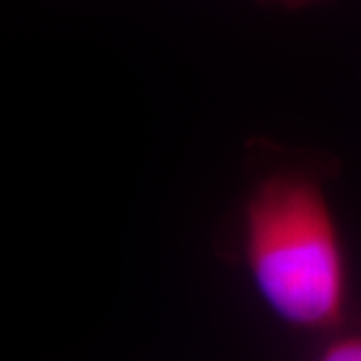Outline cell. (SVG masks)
Listing matches in <instances>:
<instances>
[{
    "label": "cell",
    "mask_w": 361,
    "mask_h": 361,
    "mask_svg": "<svg viewBox=\"0 0 361 361\" xmlns=\"http://www.w3.org/2000/svg\"><path fill=\"white\" fill-rule=\"evenodd\" d=\"M263 6H277V8H285V11H305V8H313L319 4H327L331 0H255Z\"/></svg>",
    "instance_id": "3957f363"
},
{
    "label": "cell",
    "mask_w": 361,
    "mask_h": 361,
    "mask_svg": "<svg viewBox=\"0 0 361 361\" xmlns=\"http://www.w3.org/2000/svg\"><path fill=\"white\" fill-rule=\"evenodd\" d=\"M311 361H361V323L348 322L323 337L322 348Z\"/></svg>",
    "instance_id": "7a4b0ae2"
},
{
    "label": "cell",
    "mask_w": 361,
    "mask_h": 361,
    "mask_svg": "<svg viewBox=\"0 0 361 361\" xmlns=\"http://www.w3.org/2000/svg\"><path fill=\"white\" fill-rule=\"evenodd\" d=\"M247 185L239 253L263 305L297 334L325 337L349 322V261L311 155L261 151Z\"/></svg>",
    "instance_id": "6da1fadb"
}]
</instances>
